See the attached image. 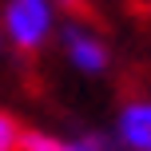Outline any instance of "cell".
<instances>
[{
    "instance_id": "3957f363",
    "label": "cell",
    "mask_w": 151,
    "mask_h": 151,
    "mask_svg": "<svg viewBox=\"0 0 151 151\" xmlns=\"http://www.w3.org/2000/svg\"><path fill=\"white\" fill-rule=\"evenodd\" d=\"M115 139L123 151H151V99H127L119 107Z\"/></svg>"
},
{
    "instance_id": "6da1fadb",
    "label": "cell",
    "mask_w": 151,
    "mask_h": 151,
    "mask_svg": "<svg viewBox=\"0 0 151 151\" xmlns=\"http://www.w3.org/2000/svg\"><path fill=\"white\" fill-rule=\"evenodd\" d=\"M4 32L20 52H40L52 36V0H8Z\"/></svg>"
},
{
    "instance_id": "5b68a950",
    "label": "cell",
    "mask_w": 151,
    "mask_h": 151,
    "mask_svg": "<svg viewBox=\"0 0 151 151\" xmlns=\"http://www.w3.org/2000/svg\"><path fill=\"white\" fill-rule=\"evenodd\" d=\"M20 139H24V127L8 111H0V151H20Z\"/></svg>"
},
{
    "instance_id": "7a4b0ae2",
    "label": "cell",
    "mask_w": 151,
    "mask_h": 151,
    "mask_svg": "<svg viewBox=\"0 0 151 151\" xmlns=\"http://www.w3.org/2000/svg\"><path fill=\"white\" fill-rule=\"evenodd\" d=\"M64 52H68V60L76 64L80 72H88V76H96V72H104L107 68V44L96 36V32H88L83 24H68L64 28Z\"/></svg>"
},
{
    "instance_id": "277c9868",
    "label": "cell",
    "mask_w": 151,
    "mask_h": 151,
    "mask_svg": "<svg viewBox=\"0 0 151 151\" xmlns=\"http://www.w3.org/2000/svg\"><path fill=\"white\" fill-rule=\"evenodd\" d=\"M20 151H115V143H107L104 135L60 139V135H48V131H24Z\"/></svg>"
},
{
    "instance_id": "52a82bcc",
    "label": "cell",
    "mask_w": 151,
    "mask_h": 151,
    "mask_svg": "<svg viewBox=\"0 0 151 151\" xmlns=\"http://www.w3.org/2000/svg\"><path fill=\"white\" fill-rule=\"evenodd\" d=\"M0 48H4V32H0Z\"/></svg>"
},
{
    "instance_id": "8992f818",
    "label": "cell",
    "mask_w": 151,
    "mask_h": 151,
    "mask_svg": "<svg viewBox=\"0 0 151 151\" xmlns=\"http://www.w3.org/2000/svg\"><path fill=\"white\" fill-rule=\"evenodd\" d=\"M52 4H60L68 16H88V8H91V0H52Z\"/></svg>"
}]
</instances>
